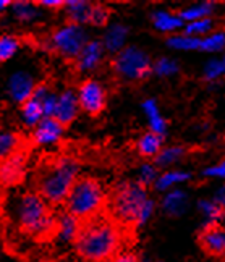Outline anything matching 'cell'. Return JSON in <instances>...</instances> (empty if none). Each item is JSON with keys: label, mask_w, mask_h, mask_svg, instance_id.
I'll return each mask as SVG.
<instances>
[{"label": "cell", "mask_w": 225, "mask_h": 262, "mask_svg": "<svg viewBox=\"0 0 225 262\" xmlns=\"http://www.w3.org/2000/svg\"><path fill=\"white\" fill-rule=\"evenodd\" d=\"M214 5L212 2H201V4H194V5H190L187 8L180 10L177 13L181 19L183 23H193V21H199V19H204V18H211V13L214 12Z\"/></svg>", "instance_id": "24"}, {"label": "cell", "mask_w": 225, "mask_h": 262, "mask_svg": "<svg viewBox=\"0 0 225 262\" xmlns=\"http://www.w3.org/2000/svg\"><path fill=\"white\" fill-rule=\"evenodd\" d=\"M121 243L120 225L110 215L100 212L81 222L73 246L85 262H109L121 253Z\"/></svg>", "instance_id": "1"}, {"label": "cell", "mask_w": 225, "mask_h": 262, "mask_svg": "<svg viewBox=\"0 0 225 262\" xmlns=\"http://www.w3.org/2000/svg\"><path fill=\"white\" fill-rule=\"evenodd\" d=\"M187 154V147L185 146H167L160 150V154L152 160L156 164L157 168H169L172 165H175L178 160Z\"/></svg>", "instance_id": "25"}, {"label": "cell", "mask_w": 225, "mask_h": 262, "mask_svg": "<svg viewBox=\"0 0 225 262\" xmlns=\"http://www.w3.org/2000/svg\"><path fill=\"white\" fill-rule=\"evenodd\" d=\"M57 104H58V94H55L52 91V93L43 100V108H44L46 118H54L55 110H57Z\"/></svg>", "instance_id": "37"}, {"label": "cell", "mask_w": 225, "mask_h": 262, "mask_svg": "<svg viewBox=\"0 0 225 262\" xmlns=\"http://www.w3.org/2000/svg\"><path fill=\"white\" fill-rule=\"evenodd\" d=\"M199 246L212 257L225 256V230L219 224H206L199 231Z\"/></svg>", "instance_id": "10"}, {"label": "cell", "mask_w": 225, "mask_h": 262, "mask_svg": "<svg viewBox=\"0 0 225 262\" xmlns=\"http://www.w3.org/2000/svg\"><path fill=\"white\" fill-rule=\"evenodd\" d=\"M201 50L209 54L225 52V31H212L206 37L201 39Z\"/></svg>", "instance_id": "31"}, {"label": "cell", "mask_w": 225, "mask_h": 262, "mask_svg": "<svg viewBox=\"0 0 225 262\" xmlns=\"http://www.w3.org/2000/svg\"><path fill=\"white\" fill-rule=\"evenodd\" d=\"M19 49V41L15 37V36H10V34H5L0 39V60L4 62H8L10 58H12Z\"/></svg>", "instance_id": "35"}, {"label": "cell", "mask_w": 225, "mask_h": 262, "mask_svg": "<svg viewBox=\"0 0 225 262\" xmlns=\"http://www.w3.org/2000/svg\"><path fill=\"white\" fill-rule=\"evenodd\" d=\"M198 209L206 219V224H219V220L223 217L225 210L219 207L212 199H201L198 203Z\"/></svg>", "instance_id": "30"}, {"label": "cell", "mask_w": 225, "mask_h": 262, "mask_svg": "<svg viewBox=\"0 0 225 262\" xmlns=\"http://www.w3.org/2000/svg\"><path fill=\"white\" fill-rule=\"evenodd\" d=\"M91 41L88 37L86 29L81 25L65 23L50 34L47 47L55 52L57 55L64 57L67 60H75L81 54V50Z\"/></svg>", "instance_id": "7"}, {"label": "cell", "mask_w": 225, "mask_h": 262, "mask_svg": "<svg viewBox=\"0 0 225 262\" xmlns=\"http://www.w3.org/2000/svg\"><path fill=\"white\" fill-rule=\"evenodd\" d=\"M79 100H78V93L75 89H65L58 94V104L54 118L60 125L68 126L76 120L79 114Z\"/></svg>", "instance_id": "12"}, {"label": "cell", "mask_w": 225, "mask_h": 262, "mask_svg": "<svg viewBox=\"0 0 225 262\" xmlns=\"http://www.w3.org/2000/svg\"><path fill=\"white\" fill-rule=\"evenodd\" d=\"M141 108L145 115L148 117V122H149V131L156 133L159 136H166L167 133V120L162 117L159 105L156 102V99H146L145 102L141 104Z\"/></svg>", "instance_id": "18"}, {"label": "cell", "mask_w": 225, "mask_h": 262, "mask_svg": "<svg viewBox=\"0 0 225 262\" xmlns=\"http://www.w3.org/2000/svg\"><path fill=\"white\" fill-rule=\"evenodd\" d=\"M22 118L26 126L29 128H36L44 117V108H43V100H39L36 97H31L29 100L22 105Z\"/></svg>", "instance_id": "23"}, {"label": "cell", "mask_w": 225, "mask_h": 262, "mask_svg": "<svg viewBox=\"0 0 225 262\" xmlns=\"http://www.w3.org/2000/svg\"><path fill=\"white\" fill-rule=\"evenodd\" d=\"M79 178V165L71 157H58L46 162L36 173V193L43 196L50 206L65 204L71 189Z\"/></svg>", "instance_id": "4"}, {"label": "cell", "mask_w": 225, "mask_h": 262, "mask_svg": "<svg viewBox=\"0 0 225 262\" xmlns=\"http://www.w3.org/2000/svg\"><path fill=\"white\" fill-rule=\"evenodd\" d=\"M152 65L149 55L136 46H127L112 60V70L125 81L139 83L152 75Z\"/></svg>", "instance_id": "6"}, {"label": "cell", "mask_w": 225, "mask_h": 262, "mask_svg": "<svg viewBox=\"0 0 225 262\" xmlns=\"http://www.w3.org/2000/svg\"><path fill=\"white\" fill-rule=\"evenodd\" d=\"M26 172V152L18 150L16 154L2 160V185L12 188L22 183Z\"/></svg>", "instance_id": "13"}, {"label": "cell", "mask_w": 225, "mask_h": 262, "mask_svg": "<svg viewBox=\"0 0 225 262\" xmlns=\"http://www.w3.org/2000/svg\"><path fill=\"white\" fill-rule=\"evenodd\" d=\"M106 55V47L99 39H91V41L85 46V49L81 50V54L75 60V67L78 72L88 73L94 72L100 67V63L104 62Z\"/></svg>", "instance_id": "11"}, {"label": "cell", "mask_w": 225, "mask_h": 262, "mask_svg": "<svg viewBox=\"0 0 225 262\" xmlns=\"http://www.w3.org/2000/svg\"><path fill=\"white\" fill-rule=\"evenodd\" d=\"M212 201H214V203H216L219 207H222V209L225 210V185L216 191V194H214Z\"/></svg>", "instance_id": "41"}, {"label": "cell", "mask_w": 225, "mask_h": 262, "mask_svg": "<svg viewBox=\"0 0 225 262\" xmlns=\"http://www.w3.org/2000/svg\"><path fill=\"white\" fill-rule=\"evenodd\" d=\"M37 88L36 79L28 72H16L8 78L7 81V94L13 102L23 105L26 100L33 97Z\"/></svg>", "instance_id": "9"}, {"label": "cell", "mask_w": 225, "mask_h": 262, "mask_svg": "<svg viewBox=\"0 0 225 262\" xmlns=\"http://www.w3.org/2000/svg\"><path fill=\"white\" fill-rule=\"evenodd\" d=\"M167 46L175 50H201V39L190 34H173L167 37Z\"/></svg>", "instance_id": "26"}, {"label": "cell", "mask_w": 225, "mask_h": 262, "mask_svg": "<svg viewBox=\"0 0 225 262\" xmlns=\"http://www.w3.org/2000/svg\"><path fill=\"white\" fill-rule=\"evenodd\" d=\"M202 175L208 177V178H222V180H225V159L222 160V162L216 164V165H211L208 168H204Z\"/></svg>", "instance_id": "38"}, {"label": "cell", "mask_w": 225, "mask_h": 262, "mask_svg": "<svg viewBox=\"0 0 225 262\" xmlns=\"http://www.w3.org/2000/svg\"><path fill=\"white\" fill-rule=\"evenodd\" d=\"M109 18H110V10H109L107 7H104V5L94 4V5H93V10H91L89 23H88V25L96 26V28L107 26Z\"/></svg>", "instance_id": "36"}, {"label": "cell", "mask_w": 225, "mask_h": 262, "mask_svg": "<svg viewBox=\"0 0 225 262\" xmlns=\"http://www.w3.org/2000/svg\"><path fill=\"white\" fill-rule=\"evenodd\" d=\"M64 0H43V2H37L39 7L43 8H50V10H58V8H65Z\"/></svg>", "instance_id": "40"}, {"label": "cell", "mask_w": 225, "mask_h": 262, "mask_svg": "<svg viewBox=\"0 0 225 262\" xmlns=\"http://www.w3.org/2000/svg\"><path fill=\"white\" fill-rule=\"evenodd\" d=\"M81 220L68 214L67 210L58 215V224H57V233H55V241L60 245H75V239L78 236Z\"/></svg>", "instance_id": "16"}, {"label": "cell", "mask_w": 225, "mask_h": 262, "mask_svg": "<svg viewBox=\"0 0 225 262\" xmlns=\"http://www.w3.org/2000/svg\"><path fill=\"white\" fill-rule=\"evenodd\" d=\"M162 144H163L162 136L152 133V131H148V133H145L138 139L136 150H138V154L145 159H156L160 154V150L163 149Z\"/></svg>", "instance_id": "20"}, {"label": "cell", "mask_w": 225, "mask_h": 262, "mask_svg": "<svg viewBox=\"0 0 225 262\" xmlns=\"http://www.w3.org/2000/svg\"><path fill=\"white\" fill-rule=\"evenodd\" d=\"M109 262H139L138 257L130 253V251H121V253H118L114 259L109 260Z\"/></svg>", "instance_id": "39"}, {"label": "cell", "mask_w": 225, "mask_h": 262, "mask_svg": "<svg viewBox=\"0 0 225 262\" xmlns=\"http://www.w3.org/2000/svg\"><path fill=\"white\" fill-rule=\"evenodd\" d=\"M202 76L209 83L217 81L219 78L225 76V63H223V60L222 58H212V60H209V62L204 65Z\"/></svg>", "instance_id": "33"}, {"label": "cell", "mask_w": 225, "mask_h": 262, "mask_svg": "<svg viewBox=\"0 0 225 262\" xmlns=\"http://www.w3.org/2000/svg\"><path fill=\"white\" fill-rule=\"evenodd\" d=\"M109 209L110 217L118 225L141 228L154 214L156 203L149 198L148 189L138 181H121L112 191Z\"/></svg>", "instance_id": "2"}, {"label": "cell", "mask_w": 225, "mask_h": 262, "mask_svg": "<svg viewBox=\"0 0 225 262\" xmlns=\"http://www.w3.org/2000/svg\"><path fill=\"white\" fill-rule=\"evenodd\" d=\"M191 178V173L190 172H183V170H175V168H170V170H166V172H162L156 181L154 188L160 193H169L173 188L180 183H185Z\"/></svg>", "instance_id": "22"}, {"label": "cell", "mask_w": 225, "mask_h": 262, "mask_svg": "<svg viewBox=\"0 0 225 262\" xmlns=\"http://www.w3.org/2000/svg\"><path fill=\"white\" fill-rule=\"evenodd\" d=\"M159 178V168L156 167V164H142L139 172H138V183L145 188H149L151 185L154 186L156 181Z\"/></svg>", "instance_id": "34"}, {"label": "cell", "mask_w": 225, "mask_h": 262, "mask_svg": "<svg viewBox=\"0 0 225 262\" xmlns=\"http://www.w3.org/2000/svg\"><path fill=\"white\" fill-rule=\"evenodd\" d=\"M212 29H214V21L211 18H204V19H199V21L187 23L185 34L202 39V37H206L208 34H211Z\"/></svg>", "instance_id": "32"}, {"label": "cell", "mask_w": 225, "mask_h": 262, "mask_svg": "<svg viewBox=\"0 0 225 262\" xmlns=\"http://www.w3.org/2000/svg\"><path fill=\"white\" fill-rule=\"evenodd\" d=\"M128 33L130 29L121 25V23H114L107 28V31L102 37V44L106 47V52L112 54V55H117L118 52H121L127 46V39H128Z\"/></svg>", "instance_id": "15"}, {"label": "cell", "mask_w": 225, "mask_h": 262, "mask_svg": "<svg viewBox=\"0 0 225 262\" xmlns=\"http://www.w3.org/2000/svg\"><path fill=\"white\" fill-rule=\"evenodd\" d=\"M8 5H13V2H10V0H2V2H0V8L2 10L8 8Z\"/></svg>", "instance_id": "42"}, {"label": "cell", "mask_w": 225, "mask_h": 262, "mask_svg": "<svg viewBox=\"0 0 225 262\" xmlns=\"http://www.w3.org/2000/svg\"><path fill=\"white\" fill-rule=\"evenodd\" d=\"M12 12L18 21L22 23H33L40 15L39 8L31 2H13Z\"/></svg>", "instance_id": "27"}, {"label": "cell", "mask_w": 225, "mask_h": 262, "mask_svg": "<svg viewBox=\"0 0 225 262\" xmlns=\"http://www.w3.org/2000/svg\"><path fill=\"white\" fill-rule=\"evenodd\" d=\"M18 150H22V138L16 133H13V131L2 133V136H0V154H2V160L16 154Z\"/></svg>", "instance_id": "28"}, {"label": "cell", "mask_w": 225, "mask_h": 262, "mask_svg": "<svg viewBox=\"0 0 225 262\" xmlns=\"http://www.w3.org/2000/svg\"><path fill=\"white\" fill-rule=\"evenodd\" d=\"M160 207L169 217H180L188 209V194L181 189H172L163 194Z\"/></svg>", "instance_id": "17"}, {"label": "cell", "mask_w": 225, "mask_h": 262, "mask_svg": "<svg viewBox=\"0 0 225 262\" xmlns=\"http://www.w3.org/2000/svg\"><path fill=\"white\" fill-rule=\"evenodd\" d=\"M222 60H223V63H225V52H223V58Z\"/></svg>", "instance_id": "43"}, {"label": "cell", "mask_w": 225, "mask_h": 262, "mask_svg": "<svg viewBox=\"0 0 225 262\" xmlns=\"http://www.w3.org/2000/svg\"><path fill=\"white\" fill-rule=\"evenodd\" d=\"M107 194L102 185L93 177H79L65 201V210L78 220H88L102 212Z\"/></svg>", "instance_id": "5"}, {"label": "cell", "mask_w": 225, "mask_h": 262, "mask_svg": "<svg viewBox=\"0 0 225 262\" xmlns=\"http://www.w3.org/2000/svg\"><path fill=\"white\" fill-rule=\"evenodd\" d=\"M64 125H60L55 118H44L34 131H33V141L36 146H52L58 143L64 135Z\"/></svg>", "instance_id": "14"}, {"label": "cell", "mask_w": 225, "mask_h": 262, "mask_svg": "<svg viewBox=\"0 0 225 262\" xmlns=\"http://www.w3.org/2000/svg\"><path fill=\"white\" fill-rule=\"evenodd\" d=\"M94 4L85 2V0H70L65 4V13L68 18V23L75 25H88L89 23V15L93 10Z\"/></svg>", "instance_id": "21"}, {"label": "cell", "mask_w": 225, "mask_h": 262, "mask_svg": "<svg viewBox=\"0 0 225 262\" xmlns=\"http://www.w3.org/2000/svg\"><path fill=\"white\" fill-rule=\"evenodd\" d=\"M151 18H152V25H154V28L159 33H163V34L173 36V33H177L178 29L187 26L178 15L172 13V12H166V10H157V12L152 13Z\"/></svg>", "instance_id": "19"}, {"label": "cell", "mask_w": 225, "mask_h": 262, "mask_svg": "<svg viewBox=\"0 0 225 262\" xmlns=\"http://www.w3.org/2000/svg\"><path fill=\"white\" fill-rule=\"evenodd\" d=\"M13 219L18 230L37 239L55 238L58 217L39 193H23L13 203Z\"/></svg>", "instance_id": "3"}, {"label": "cell", "mask_w": 225, "mask_h": 262, "mask_svg": "<svg viewBox=\"0 0 225 262\" xmlns=\"http://www.w3.org/2000/svg\"><path fill=\"white\" fill-rule=\"evenodd\" d=\"M78 93V100L81 110L89 115V117H99L104 112L106 104H107V93L106 88L99 79L89 78L85 79L76 89Z\"/></svg>", "instance_id": "8"}, {"label": "cell", "mask_w": 225, "mask_h": 262, "mask_svg": "<svg viewBox=\"0 0 225 262\" xmlns=\"http://www.w3.org/2000/svg\"><path fill=\"white\" fill-rule=\"evenodd\" d=\"M178 72H180L178 62L169 57H160L152 65V73L157 75L159 78H172L178 75Z\"/></svg>", "instance_id": "29"}]
</instances>
